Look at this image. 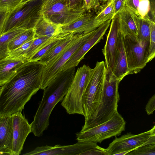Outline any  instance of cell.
Returning <instances> with one entry per match:
<instances>
[{"label":"cell","mask_w":155,"mask_h":155,"mask_svg":"<svg viewBox=\"0 0 155 155\" xmlns=\"http://www.w3.org/2000/svg\"><path fill=\"white\" fill-rule=\"evenodd\" d=\"M150 9L149 0H140L138 11L140 18H143L148 15Z\"/></svg>","instance_id":"obj_32"},{"label":"cell","mask_w":155,"mask_h":155,"mask_svg":"<svg viewBox=\"0 0 155 155\" xmlns=\"http://www.w3.org/2000/svg\"><path fill=\"white\" fill-rule=\"evenodd\" d=\"M51 37L35 36L34 40L25 53V55L28 60L29 61L33 56L45 46Z\"/></svg>","instance_id":"obj_25"},{"label":"cell","mask_w":155,"mask_h":155,"mask_svg":"<svg viewBox=\"0 0 155 155\" xmlns=\"http://www.w3.org/2000/svg\"><path fill=\"white\" fill-rule=\"evenodd\" d=\"M45 65L39 61H28L0 87V117L22 111L31 97L41 89Z\"/></svg>","instance_id":"obj_1"},{"label":"cell","mask_w":155,"mask_h":155,"mask_svg":"<svg viewBox=\"0 0 155 155\" xmlns=\"http://www.w3.org/2000/svg\"><path fill=\"white\" fill-rule=\"evenodd\" d=\"M61 26L42 16L34 28L35 37H51L59 32Z\"/></svg>","instance_id":"obj_20"},{"label":"cell","mask_w":155,"mask_h":155,"mask_svg":"<svg viewBox=\"0 0 155 155\" xmlns=\"http://www.w3.org/2000/svg\"><path fill=\"white\" fill-rule=\"evenodd\" d=\"M96 14L93 11H86L70 23L62 26V31L74 34H85L98 27L94 22Z\"/></svg>","instance_id":"obj_15"},{"label":"cell","mask_w":155,"mask_h":155,"mask_svg":"<svg viewBox=\"0 0 155 155\" xmlns=\"http://www.w3.org/2000/svg\"><path fill=\"white\" fill-rule=\"evenodd\" d=\"M75 35L71 33L68 37L61 40L56 45L42 56L39 61L45 65H46L68 45Z\"/></svg>","instance_id":"obj_23"},{"label":"cell","mask_w":155,"mask_h":155,"mask_svg":"<svg viewBox=\"0 0 155 155\" xmlns=\"http://www.w3.org/2000/svg\"><path fill=\"white\" fill-rule=\"evenodd\" d=\"M35 37L31 39L18 48L9 51L6 56L2 60L27 59L25 55V52L33 41Z\"/></svg>","instance_id":"obj_26"},{"label":"cell","mask_w":155,"mask_h":155,"mask_svg":"<svg viewBox=\"0 0 155 155\" xmlns=\"http://www.w3.org/2000/svg\"><path fill=\"white\" fill-rule=\"evenodd\" d=\"M119 28V16L116 15L111 20L106 43L102 50L107 69V77H111L116 62L117 36Z\"/></svg>","instance_id":"obj_11"},{"label":"cell","mask_w":155,"mask_h":155,"mask_svg":"<svg viewBox=\"0 0 155 155\" xmlns=\"http://www.w3.org/2000/svg\"><path fill=\"white\" fill-rule=\"evenodd\" d=\"M115 0H110L101 5L96 13L94 21L98 27L115 16Z\"/></svg>","instance_id":"obj_21"},{"label":"cell","mask_w":155,"mask_h":155,"mask_svg":"<svg viewBox=\"0 0 155 155\" xmlns=\"http://www.w3.org/2000/svg\"><path fill=\"white\" fill-rule=\"evenodd\" d=\"M123 36L129 74H136L148 63L150 41L137 37Z\"/></svg>","instance_id":"obj_9"},{"label":"cell","mask_w":155,"mask_h":155,"mask_svg":"<svg viewBox=\"0 0 155 155\" xmlns=\"http://www.w3.org/2000/svg\"><path fill=\"white\" fill-rule=\"evenodd\" d=\"M118 14L119 31L123 35L137 37L140 18L125 6Z\"/></svg>","instance_id":"obj_16"},{"label":"cell","mask_w":155,"mask_h":155,"mask_svg":"<svg viewBox=\"0 0 155 155\" xmlns=\"http://www.w3.org/2000/svg\"><path fill=\"white\" fill-rule=\"evenodd\" d=\"M93 69L84 65L78 68L61 105L70 114H78L84 116L83 97L92 75Z\"/></svg>","instance_id":"obj_5"},{"label":"cell","mask_w":155,"mask_h":155,"mask_svg":"<svg viewBox=\"0 0 155 155\" xmlns=\"http://www.w3.org/2000/svg\"><path fill=\"white\" fill-rule=\"evenodd\" d=\"M13 142L12 116L0 117V154L12 155Z\"/></svg>","instance_id":"obj_17"},{"label":"cell","mask_w":155,"mask_h":155,"mask_svg":"<svg viewBox=\"0 0 155 155\" xmlns=\"http://www.w3.org/2000/svg\"><path fill=\"white\" fill-rule=\"evenodd\" d=\"M126 155H155V137H150L142 146L129 152Z\"/></svg>","instance_id":"obj_27"},{"label":"cell","mask_w":155,"mask_h":155,"mask_svg":"<svg viewBox=\"0 0 155 155\" xmlns=\"http://www.w3.org/2000/svg\"><path fill=\"white\" fill-rule=\"evenodd\" d=\"M150 29L148 21L145 18H140L137 37L142 40L150 41Z\"/></svg>","instance_id":"obj_28"},{"label":"cell","mask_w":155,"mask_h":155,"mask_svg":"<svg viewBox=\"0 0 155 155\" xmlns=\"http://www.w3.org/2000/svg\"><path fill=\"white\" fill-rule=\"evenodd\" d=\"M126 122L118 112L108 120L96 126L76 133L78 142L97 143L119 136L125 129Z\"/></svg>","instance_id":"obj_7"},{"label":"cell","mask_w":155,"mask_h":155,"mask_svg":"<svg viewBox=\"0 0 155 155\" xmlns=\"http://www.w3.org/2000/svg\"><path fill=\"white\" fill-rule=\"evenodd\" d=\"M151 134L152 135H155V125L151 129Z\"/></svg>","instance_id":"obj_40"},{"label":"cell","mask_w":155,"mask_h":155,"mask_svg":"<svg viewBox=\"0 0 155 155\" xmlns=\"http://www.w3.org/2000/svg\"><path fill=\"white\" fill-rule=\"evenodd\" d=\"M35 37L34 28L26 30L9 42L8 44L9 51L18 48Z\"/></svg>","instance_id":"obj_24"},{"label":"cell","mask_w":155,"mask_h":155,"mask_svg":"<svg viewBox=\"0 0 155 155\" xmlns=\"http://www.w3.org/2000/svg\"><path fill=\"white\" fill-rule=\"evenodd\" d=\"M26 30L22 28H15L0 34V60L4 59L9 52L8 49L9 42Z\"/></svg>","instance_id":"obj_22"},{"label":"cell","mask_w":155,"mask_h":155,"mask_svg":"<svg viewBox=\"0 0 155 155\" xmlns=\"http://www.w3.org/2000/svg\"><path fill=\"white\" fill-rule=\"evenodd\" d=\"M152 136L151 129L137 135L128 133L116 138L106 149L108 155H117L124 151L126 152V155L129 152L142 145Z\"/></svg>","instance_id":"obj_10"},{"label":"cell","mask_w":155,"mask_h":155,"mask_svg":"<svg viewBox=\"0 0 155 155\" xmlns=\"http://www.w3.org/2000/svg\"><path fill=\"white\" fill-rule=\"evenodd\" d=\"M110 0H83V9L86 11H93L96 13L101 6Z\"/></svg>","instance_id":"obj_31"},{"label":"cell","mask_w":155,"mask_h":155,"mask_svg":"<svg viewBox=\"0 0 155 155\" xmlns=\"http://www.w3.org/2000/svg\"><path fill=\"white\" fill-rule=\"evenodd\" d=\"M23 0H0V14L12 11L21 4Z\"/></svg>","instance_id":"obj_30"},{"label":"cell","mask_w":155,"mask_h":155,"mask_svg":"<svg viewBox=\"0 0 155 155\" xmlns=\"http://www.w3.org/2000/svg\"><path fill=\"white\" fill-rule=\"evenodd\" d=\"M125 0H115V16L124 7Z\"/></svg>","instance_id":"obj_38"},{"label":"cell","mask_w":155,"mask_h":155,"mask_svg":"<svg viewBox=\"0 0 155 155\" xmlns=\"http://www.w3.org/2000/svg\"><path fill=\"white\" fill-rule=\"evenodd\" d=\"M86 12L75 11L68 7V0H61L42 12V15L54 22L62 26L68 25Z\"/></svg>","instance_id":"obj_12"},{"label":"cell","mask_w":155,"mask_h":155,"mask_svg":"<svg viewBox=\"0 0 155 155\" xmlns=\"http://www.w3.org/2000/svg\"><path fill=\"white\" fill-rule=\"evenodd\" d=\"M144 18L148 21L150 29V46L148 59V62L155 57V23L150 20L148 15Z\"/></svg>","instance_id":"obj_29"},{"label":"cell","mask_w":155,"mask_h":155,"mask_svg":"<svg viewBox=\"0 0 155 155\" xmlns=\"http://www.w3.org/2000/svg\"><path fill=\"white\" fill-rule=\"evenodd\" d=\"M150 9L148 15L151 21L155 23V0H149Z\"/></svg>","instance_id":"obj_37"},{"label":"cell","mask_w":155,"mask_h":155,"mask_svg":"<svg viewBox=\"0 0 155 155\" xmlns=\"http://www.w3.org/2000/svg\"><path fill=\"white\" fill-rule=\"evenodd\" d=\"M145 109L148 115L152 114L155 110V94L149 100L145 106Z\"/></svg>","instance_id":"obj_36"},{"label":"cell","mask_w":155,"mask_h":155,"mask_svg":"<svg viewBox=\"0 0 155 155\" xmlns=\"http://www.w3.org/2000/svg\"><path fill=\"white\" fill-rule=\"evenodd\" d=\"M33 0H23L21 4H24Z\"/></svg>","instance_id":"obj_41"},{"label":"cell","mask_w":155,"mask_h":155,"mask_svg":"<svg viewBox=\"0 0 155 155\" xmlns=\"http://www.w3.org/2000/svg\"><path fill=\"white\" fill-rule=\"evenodd\" d=\"M75 67L60 73L43 90V95L31 123V132L36 137L42 136L49 124V118L56 105L66 95L75 73Z\"/></svg>","instance_id":"obj_2"},{"label":"cell","mask_w":155,"mask_h":155,"mask_svg":"<svg viewBox=\"0 0 155 155\" xmlns=\"http://www.w3.org/2000/svg\"><path fill=\"white\" fill-rule=\"evenodd\" d=\"M111 20L106 21L95 30L91 37L83 44L67 61L61 71L75 67L84 58L87 52L94 45L103 38V37L110 25Z\"/></svg>","instance_id":"obj_14"},{"label":"cell","mask_w":155,"mask_h":155,"mask_svg":"<svg viewBox=\"0 0 155 155\" xmlns=\"http://www.w3.org/2000/svg\"><path fill=\"white\" fill-rule=\"evenodd\" d=\"M21 111H18L12 115L13 142L12 155H19L21 153L26 139L32 131L31 124H29Z\"/></svg>","instance_id":"obj_13"},{"label":"cell","mask_w":155,"mask_h":155,"mask_svg":"<svg viewBox=\"0 0 155 155\" xmlns=\"http://www.w3.org/2000/svg\"><path fill=\"white\" fill-rule=\"evenodd\" d=\"M128 74H129V70L124 48L123 36L119 30L116 62L112 75L110 77L115 78L120 81L125 76Z\"/></svg>","instance_id":"obj_18"},{"label":"cell","mask_w":155,"mask_h":155,"mask_svg":"<svg viewBox=\"0 0 155 155\" xmlns=\"http://www.w3.org/2000/svg\"><path fill=\"white\" fill-rule=\"evenodd\" d=\"M43 2V0H33L10 12L0 14V34L15 28H34L42 16Z\"/></svg>","instance_id":"obj_4"},{"label":"cell","mask_w":155,"mask_h":155,"mask_svg":"<svg viewBox=\"0 0 155 155\" xmlns=\"http://www.w3.org/2000/svg\"><path fill=\"white\" fill-rule=\"evenodd\" d=\"M28 61L27 59L0 60V86L10 80L20 68Z\"/></svg>","instance_id":"obj_19"},{"label":"cell","mask_w":155,"mask_h":155,"mask_svg":"<svg viewBox=\"0 0 155 155\" xmlns=\"http://www.w3.org/2000/svg\"><path fill=\"white\" fill-rule=\"evenodd\" d=\"M95 30L87 33L75 34L68 45L45 65L42 74L41 89L43 90L53 81L61 72L67 61L94 33Z\"/></svg>","instance_id":"obj_6"},{"label":"cell","mask_w":155,"mask_h":155,"mask_svg":"<svg viewBox=\"0 0 155 155\" xmlns=\"http://www.w3.org/2000/svg\"><path fill=\"white\" fill-rule=\"evenodd\" d=\"M61 0H43L42 6V12L54 4Z\"/></svg>","instance_id":"obj_39"},{"label":"cell","mask_w":155,"mask_h":155,"mask_svg":"<svg viewBox=\"0 0 155 155\" xmlns=\"http://www.w3.org/2000/svg\"><path fill=\"white\" fill-rule=\"evenodd\" d=\"M92 75L83 97L82 104L85 120L97 109L101 97L107 69L104 61H97Z\"/></svg>","instance_id":"obj_8"},{"label":"cell","mask_w":155,"mask_h":155,"mask_svg":"<svg viewBox=\"0 0 155 155\" xmlns=\"http://www.w3.org/2000/svg\"><path fill=\"white\" fill-rule=\"evenodd\" d=\"M140 1V0H125V6L133 12L140 18L138 11Z\"/></svg>","instance_id":"obj_34"},{"label":"cell","mask_w":155,"mask_h":155,"mask_svg":"<svg viewBox=\"0 0 155 155\" xmlns=\"http://www.w3.org/2000/svg\"><path fill=\"white\" fill-rule=\"evenodd\" d=\"M68 3L69 8L71 10H84L83 8V0H68Z\"/></svg>","instance_id":"obj_35"},{"label":"cell","mask_w":155,"mask_h":155,"mask_svg":"<svg viewBox=\"0 0 155 155\" xmlns=\"http://www.w3.org/2000/svg\"><path fill=\"white\" fill-rule=\"evenodd\" d=\"M108 155L106 149L101 147L98 145L97 147L85 151L79 155Z\"/></svg>","instance_id":"obj_33"},{"label":"cell","mask_w":155,"mask_h":155,"mask_svg":"<svg viewBox=\"0 0 155 155\" xmlns=\"http://www.w3.org/2000/svg\"><path fill=\"white\" fill-rule=\"evenodd\" d=\"M106 74L101 100L94 114L85 120L81 131L96 126L111 119L118 112L120 99L118 87L120 81L113 77L107 78Z\"/></svg>","instance_id":"obj_3"}]
</instances>
